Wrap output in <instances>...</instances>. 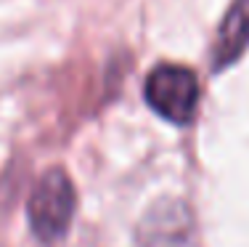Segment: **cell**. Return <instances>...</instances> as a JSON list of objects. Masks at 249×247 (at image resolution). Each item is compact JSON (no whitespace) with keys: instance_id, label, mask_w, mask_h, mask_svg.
<instances>
[{"instance_id":"obj_4","label":"cell","mask_w":249,"mask_h":247,"mask_svg":"<svg viewBox=\"0 0 249 247\" xmlns=\"http://www.w3.org/2000/svg\"><path fill=\"white\" fill-rule=\"evenodd\" d=\"M249 48V0H233L225 11L212 45V69L223 72Z\"/></svg>"},{"instance_id":"obj_3","label":"cell","mask_w":249,"mask_h":247,"mask_svg":"<svg viewBox=\"0 0 249 247\" xmlns=\"http://www.w3.org/2000/svg\"><path fill=\"white\" fill-rule=\"evenodd\" d=\"M191 231V210L178 199H159L138 226V247H183Z\"/></svg>"},{"instance_id":"obj_1","label":"cell","mask_w":249,"mask_h":247,"mask_svg":"<svg viewBox=\"0 0 249 247\" xmlns=\"http://www.w3.org/2000/svg\"><path fill=\"white\" fill-rule=\"evenodd\" d=\"M77 194L74 184L67 175V170L53 168L29 194L27 202V218L35 237L40 242H58L69 231V223L74 218Z\"/></svg>"},{"instance_id":"obj_2","label":"cell","mask_w":249,"mask_h":247,"mask_svg":"<svg viewBox=\"0 0 249 247\" xmlns=\"http://www.w3.org/2000/svg\"><path fill=\"white\" fill-rule=\"evenodd\" d=\"M199 77L180 64H159L143 82V98L159 117L173 125H188L199 107Z\"/></svg>"}]
</instances>
